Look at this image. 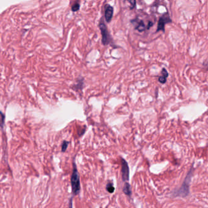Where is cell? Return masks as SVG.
<instances>
[{"label": "cell", "instance_id": "cell-1", "mask_svg": "<svg viewBox=\"0 0 208 208\" xmlns=\"http://www.w3.org/2000/svg\"><path fill=\"white\" fill-rule=\"evenodd\" d=\"M73 172L71 177V185L72 188V192L74 195H77L80 194L81 190L80 175L77 169L75 161L73 163Z\"/></svg>", "mask_w": 208, "mask_h": 208}, {"label": "cell", "instance_id": "cell-2", "mask_svg": "<svg viewBox=\"0 0 208 208\" xmlns=\"http://www.w3.org/2000/svg\"><path fill=\"white\" fill-rule=\"evenodd\" d=\"M193 174V168H192L189 173H187L186 178L184 179V181L180 187V189L178 190L176 192H175V196L177 197H187L189 194V186L190 182L191 181V178Z\"/></svg>", "mask_w": 208, "mask_h": 208}, {"label": "cell", "instance_id": "cell-3", "mask_svg": "<svg viewBox=\"0 0 208 208\" xmlns=\"http://www.w3.org/2000/svg\"><path fill=\"white\" fill-rule=\"evenodd\" d=\"M99 28L101 31L102 35V43L104 45H108L111 41V37L108 31V29L104 23L103 18H101L99 23Z\"/></svg>", "mask_w": 208, "mask_h": 208}, {"label": "cell", "instance_id": "cell-4", "mask_svg": "<svg viewBox=\"0 0 208 208\" xmlns=\"http://www.w3.org/2000/svg\"><path fill=\"white\" fill-rule=\"evenodd\" d=\"M172 20L169 15V14L167 12L164 14H163L160 18L158 21L157 23V28L156 32L162 31L163 32H165V25L167 23H172Z\"/></svg>", "mask_w": 208, "mask_h": 208}, {"label": "cell", "instance_id": "cell-5", "mask_svg": "<svg viewBox=\"0 0 208 208\" xmlns=\"http://www.w3.org/2000/svg\"><path fill=\"white\" fill-rule=\"evenodd\" d=\"M121 178L123 181H128L129 179V168L128 162L124 159H121Z\"/></svg>", "mask_w": 208, "mask_h": 208}, {"label": "cell", "instance_id": "cell-6", "mask_svg": "<svg viewBox=\"0 0 208 208\" xmlns=\"http://www.w3.org/2000/svg\"><path fill=\"white\" fill-rule=\"evenodd\" d=\"M114 14V8L111 5L107 4L104 6V18L106 22L108 23L111 22L112 20Z\"/></svg>", "mask_w": 208, "mask_h": 208}, {"label": "cell", "instance_id": "cell-7", "mask_svg": "<svg viewBox=\"0 0 208 208\" xmlns=\"http://www.w3.org/2000/svg\"><path fill=\"white\" fill-rule=\"evenodd\" d=\"M123 192L126 195L131 197L132 191H131V186L128 182H126L124 184V185L123 186Z\"/></svg>", "mask_w": 208, "mask_h": 208}, {"label": "cell", "instance_id": "cell-8", "mask_svg": "<svg viewBox=\"0 0 208 208\" xmlns=\"http://www.w3.org/2000/svg\"><path fill=\"white\" fill-rule=\"evenodd\" d=\"M135 29L136 30H137L138 31L142 32L143 31H145V25L144 23V22L142 20H141L139 23H138V25L135 28Z\"/></svg>", "mask_w": 208, "mask_h": 208}, {"label": "cell", "instance_id": "cell-9", "mask_svg": "<svg viewBox=\"0 0 208 208\" xmlns=\"http://www.w3.org/2000/svg\"><path fill=\"white\" fill-rule=\"evenodd\" d=\"M83 85H84V82H83V79H81L80 80L78 81V83H77V84L75 85L74 86V88L73 89H74L76 90H81L83 89Z\"/></svg>", "mask_w": 208, "mask_h": 208}, {"label": "cell", "instance_id": "cell-10", "mask_svg": "<svg viewBox=\"0 0 208 208\" xmlns=\"http://www.w3.org/2000/svg\"><path fill=\"white\" fill-rule=\"evenodd\" d=\"M106 189H107V190H108V192L112 194V193H113L114 192L115 187H114L112 183L110 182V183H108L107 184V186H106Z\"/></svg>", "mask_w": 208, "mask_h": 208}, {"label": "cell", "instance_id": "cell-11", "mask_svg": "<svg viewBox=\"0 0 208 208\" xmlns=\"http://www.w3.org/2000/svg\"><path fill=\"white\" fill-rule=\"evenodd\" d=\"M129 2V3L130 4V9H133L135 8L136 6V0H125Z\"/></svg>", "mask_w": 208, "mask_h": 208}, {"label": "cell", "instance_id": "cell-12", "mask_svg": "<svg viewBox=\"0 0 208 208\" xmlns=\"http://www.w3.org/2000/svg\"><path fill=\"white\" fill-rule=\"evenodd\" d=\"M68 144H69V142H68V141H65L63 142L62 145V152H64V151H66V149L68 146Z\"/></svg>", "mask_w": 208, "mask_h": 208}, {"label": "cell", "instance_id": "cell-13", "mask_svg": "<svg viewBox=\"0 0 208 208\" xmlns=\"http://www.w3.org/2000/svg\"><path fill=\"white\" fill-rule=\"evenodd\" d=\"M80 4L78 3V2H76V3L74 4L73 6H72L71 10H72V11H73V12H76V11H78V10L80 9Z\"/></svg>", "mask_w": 208, "mask_h": 208}, {"label": "cell", "instance_id": "cell-14", "mask_svg": "<svg viewBox=\"0 0 208 208\" xmlns=\"http://www.w3.org/2000/svg\"><path fill=\"white\" fill-rule=\"evenodd\" d=\"M4 120H5L4 115L1 112H0V125L2 127L4 124Z\"/></svg>", "mask_w": 208, "mask_h": 208}, {"label": "cell", "instance_id": "cell-15", "mask_svg": "<svg viewBox=\"0 0 208 208\" xmlns=\"http://www.w3.org/2000/svg\"><path fill=\"white\" fill-rule=\"evenodd\" d=\"M158 81L161 84H165L167 81V78L164 76H159V78H158Z\"/></svg>", "mask_w": 208, "mask_h": 208}, {"label": "cell", "instance_id": "cell-16", "mask_svg": "<svg viewBox=\"0 0 208 208\" xmlns=\"http://www.w3.org/2000/svg\"><path fill=\"white\" fill-rule=\"evenodd\" d=\"M161 73L162 75V76L167 78L169 76V73L168 71H167V70L165 68H163L162 70V71H161Z\"/></svg>", "mask_w": 208, "mask_h": 208}, {"label": "cell", "instance_id": "cell-17", "mask_svg": "<svg viewBox=\"0 0 208 208\" xmlns=\"http://www.w3.org/2000/svg\"><path fill=\"white\" fill-rule=\"evenodd\" d=\"M153 26V23L151 22V21H149V23H148V25H147V29L149 30Z\"/></svg>", "mask_w": 208, "mask_h": 208}]
</instances>
